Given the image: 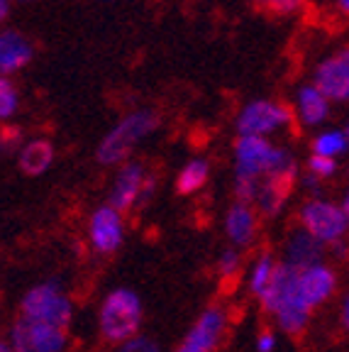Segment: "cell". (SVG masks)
<instances>
[{
  "instance_id": "27",
  "label": "cell",
  "mask_w": 349,
  "mask_h": 352,
  "mask_svg": "<svg viewBox=\"0 0 349 352\" xmlns=\"http://www.w3.org/2000/svg\"><path fill=\"white\" fill-rule=\"evenodd\" d=\"M337 171V160H328V157H320V154H313L308 160V174L317 176V179H330V176Z\"/></svg>"
},
{
  "instance_id": "12",
  "label": "cell",
  "mask_w": 349,
  "mask_h": 352,
  "mask_svg": "<svg viewBox=\"0 0 349 352\" xmlns=\"http://www.w3.org/2000/svg\"><path fill=\"white\" fill-rule=\"evenodd\" d=\"M225 235L229 240V248L247 250L257 242L259 235V213L249 204H235L229 206L225 213Z\"/></svg>"
},
{
  "instance_id": "24",
  "label": "cell",
  "mask_w": 349,
  "mask_h": 352,
  "mask_svg": "<svg viewBox=\"0 0 349 352\" xmlns=\"http://www.w3.org/2000/svg\"><path fill=\"white\" fill-rule=\"evenodd\" d=\"M215 267H218V274L223 276V279H227V281L237 279L242 272V252L237 248H225L223 252H220Z\"/></svg>"
},
{
  "instance_id": "26",
  "label": "cell",
  "mask_w": 349,
  "mask_h": 352,
  "mask_svg": "<svg viewBox=\"0 0 349 352\" xmlns=\"http://www.w3.org/2000/svg\"><path fill=\"white\" fill-rule=\"evenodd\" d=\"M115 352H161V345H159L154 338L142 336V333H139L137 338H132V340H127V342H122V345L115 347Z\"/></svg>"
},
{
  "instance_id": "6",
  "label": "cell",
  "mask_w": 349,
  "mask_h": 352,
  "mask_svg": "<svg viewBox=\"0 0 349 352\" xmlns=\"http://www.w3.org/2000/svg\"><path fill=\"white\" fill-rule=\"evenodd\" d=\"M291 110L276 100H251L237 116V132L240 138H267L271 132L284 130L291 122Z\"/></svg>"
},
{
  "instance_id": "14",
  "label": "cell",
  "mask_w": 349,
  "mask_h": 352,
  "mask_svg": "<svg viewBox=\"0 0 349 352\" xmlns=\"http://www.w3.org/2000/svg\"><path fill=\"white\" fill-rule=\"evenodd\" d=\"M295 179H298V174H276L262 179L257 201H254L257 213L264 215V218H276V215L284 213L291 193H293Z\"/></svg>"
},
{
  "instance_id": "3",
  "label": "cell",
  "mask_w": 349,
  "mask_h": 352,
  "mask_svg": "<svg viewBox=\"0 0 349 352\" xmlns=\"http://www.w3.org/2000/svg\"><path fill=\"white\" fill-rule=\"evenodd\" d=\"M20 318L69 330L74 323V301L59 281H39L22 294Z\"/></svg>"
},
{
  "instance_id": "4",
  "label": "cell",
  "mask_w": 349,
  "mask_h": 352,
  "mask_svg": "<svg viewBox=\"0 0 349 352\" xmlns=\"http://www.w3.org/2000/svg\"><path fill=\"white\" fill-rule=\"evenodd\" d=\"M298 220L303 230H308L325 245L339 242L349 228V218L344 215L342 206H335L330 201H322V198H313V201L303 204Z\"/></svg>"
},
{
  "instance_id": "1",
  "label": "cell",
  "mask_w": 349,
  "mask_h": 352,
  "mask_svg": "<svg viewBox=\"0 0 349 352\" xmlns=\"http://www.w3.org/2000/svg\"><path fill=\"white\" fill-rule=\"evenodd\" d=\"M144 323L142 296L130 286H115L98 306V333L108 345L117 347L139 336Z\"/></svg>"
},
{
  "instance_id": "5",
  "label": "cell",
  "mask_w": 349,
  "mask_h": 352,
  "mask_svg": "<svg viewBox=\"0 0 349 352\" xmlns=\"http://www.w3.org/2000/svg\"><path fill=\"white\" fill-rule=\"evenodd\" d=\"M8 340L15 352H66L69 330L32 323V320L17 316V320L8 330Z\"/></svg>"
},
{
  "instance_id": "2",
  "label": "cell",
  "mask_w": 349,
  "mask_h": 352,
  "mask_svg": "<svg viewBox=\"0 0 349 352\" xmlns=\"http://www.w3.org/2000/svg\"><path fill=\"white\" fill-rule=\"evenodd\" d=\"M159 127V116L154 110H135L127 118H122L113 130L100 140L98 149H95V160L103 166L125 164L130 160V154L139 142L152 135Z\"/></svg>"
},
{
  "instance_id": "38",
  "label": "cell",
  "mask_w": 349,
  "mask_h": 352,
  "mask_svg": "<svg viewBox=\"0 0 349 352\" xmlns=\"http://www.w3.org/2000/svg\"><path fill=\"white\" fill-rule=\"evenodd\" d=\"M342 210H344V215L349 218V191L344 193V201H342Z\"/></svg>"
},
{
  "instance_id": "35",
  "label": "cell",
  "mask_w": 349,
  "mask_h": 352,
  "mask_svg": "<svg viewBox=\"0 0 349 352\" xmlns=\"http://www.w3.org/2000/svg\"><path fill=\"white\" fill-rule=\"evenodd\" d=\"M8 12H10V6H8V0H0V22L5 20Z\"/></svg>"
},
{
  "instance_id": "21",
  "label": "cell",
  "mask_w": 349,
  "mask_h": 352,
  "mask_svg": "<svg viewBox=\"0 0 349 352\" xmlns=\"http://www.w3.org/2000/svg\"><path fill=\"white\" fill-rule=\"evenodd\" d=\"M273 320H276V325L284 330L286 336H300V333L306 330L308 320H311V308L300 301V298H295V301L286 303V306L273 316Z\"/></svg>"
},
{
  "instance_id": "10",
  "label": "cell",
  "mask_w": 349,
  "mask_h": 352,
  "mask_svg": "<svg viewBox=\"0 0 349 352\" xmlns=\"http://www.w3.org/2000/svg\"><path fill=\"white\" fill-rule=\"evenodd\" d=\"M227 311L220 303H210L201 311V316L191 325V330L185 333L183 340L201 352H215L223 342L225 333H227Z\"/></svg>"
},
{
  "instance_id": "22",
  "label": "cell",
  "mask_w": 349,
  "mask_h": 352,
  "mask_svg": "<svg viewBox=\"0 0 349 352\" xmlns=\"http://www.w3.org/2000/svg\"><path fill=\"white\" fill-rule=\"evenodd\" d=\"M278 262L271 257L269 252H262L254 262H251V270H249V276H247V289L249 294L259 301L264 292H267V286L271 284V276L276 272Z\"/></svg>"
},
{
  "instance_id": "13",
  "label": "cell",
  "mask_w": 349,
  "mask_h": 352,
  "mask_svg": "<svg viewBox=\"0 0 349 352\" xmlns=\"http://www.w3.org/2000/svg\"><path fill=\"white\" fill-rule=\"evenodd\" d=\"M298 276L300 272L289 267L286 262H278L276 272L271 276V284L267 286V292L259 296V306L267 316H276L286 303L298 298Z\"/></svg>"
},
{
  "instance_id": "30",
  "label": "cell",
  "mask_w": 349,
  "mask_h": 352,
  "mask_svg": "<svg viewBox=\"0 0 349 352\" xmlns=\"http://www.w3.org/2000/svg\"><path fill=\"white\" fill-rule=\"evenodd\" d=\"M154 191H157V176L147 174V179H144V186H142V196H139V201H137V208H144V206L152 201Z\"/></svg>"
},
{
  "instance_id": "17",
  "label": "cell",
  "mask_w": 349,
  "mask_h": 352,
  "mask_svg": "<svg viewBox=\"0 0 349 352\" xmlns=\"http://www.w3.org/2000/svg\"><path fill=\"white\" fill-rule=\"evenodd\" d=\"M32 59V44L22 37L20 32L5 30L0 32V76L20 72L22 66H27Z\"/></svg>"
},
{
  "instance_id": "36",
  "label": "cell",
  "mask_w": 349,
  "mask_h": 352,
  "mask_svg": "<svg viewBox=\"0 0 349 352\" xmlns=\"http://www.w3.org/2000/svg\"><path fill=\"white\" fill-rule=\"evenodd\" d=\"M0 352H15V350H12V345H10V340H8V338H0Z\"/></svg>"
},
{
  "instance_id": "19",
  "label": "cell",
  "mask_w": 349,
  "mask_h": 352,
  "mask_svg": "<svg viewBox=\"0 0 349 352\" xmlns=\"http://www.w3.org/2000/svg\"><path fill=\"white\" fill-rule=\"evenodd\" d=\"M295 108H298V118L306 127H315L320 122L328 120L330 116V100L317 91L313 83L303 86L295 96Z\"/></svg>"
},
{
  "instance_id": "25",
  "label": "cell",
  "mask_w": 349,
  "mask_h": 352,
  "mask_svg": "<svg viewBox=\"0 0 349 352\" xmlns=\"http://www.w3.org/2000/svg\"><path fill=\"white\" fill-rule=\"evenodd\" d=\"M20 105V98H17V88L12 86L10 78L0 76V120H8Z\"/></svg>"
},
{
  "instance_id": "18",
  "label": "cell",
  "mask_w": 349,
  "mask_h": 352,
  "mask_svg": "<svg viewBox=\"0 0 349 352\" xmlns=\"http://www.w3.org/2000/svg\"><path fill=\"white\" fill-rule=\"evenodd\" d=\"M54 164V144L49 140H30L17 152V166L25 176H42Z\"/></svg>"
},
{
  "instance_id": "28",
  "label": "cell",
  "mask_w": 349,
  "mask_h": 352,
  "mask_svg": "<svg viewBox=\"0 0 349 352\" xmlns=\"http://www.w3.org/2000/svg\"><path fill=\"white\" fill-rule=\"evenodd\" d=\"M22 140V132L20 127H8V130L0 132V149L8 152V149H15Z\"/></svg>"
},
{
  "instance_id": "32",
  "label": "cell",
  "mask_w": 349,
  "mask_h": 352,
  "mask_svg": "<svg viewBox=\"0 0 349 352\" xmlns=\"http://www.w3.org/2000/svg\"><path fill=\"white\" fill-rule=\"evenodd\" d=\"M303 186L311 188V191H320V179H317V176H313V174H306V176H303Z\"/></svg>"
},
{
  "instance_id": "15",
  "label": "cell",
  "mask_w": 349,
  "mask_h": 352,
  "mask_svg": "<svg viewBox=\"0 0 349 352\" xmlns=\"http://www.w3.org/2000/svg\"><path fill=\"white\" fill-rule=\"evenodd\" d=\"M335 286H337V276L335 270L328 264H315L311 270H303L298 276V298L306 303L308 308H317L333 296Z\"/></svg>"
},
{
  "instance_id": "11",
  "label": "cell",
  "mask_w": 349,
  "mask_h": 352,
  "mask_svg": "<svg viewBox=\"0 0 349 352\" xmlns=\"http://www.w3.org/2000/svg\"><path fill=\"white\" fill-rule=\"evenodd\" d=\"M144 179H147V171L139 162H125V164L117 169L113 186H110L108 206H113L115 210H125L137 208V201L142 196Z\"/></svg>"
},
{
  "instance_id": "39",
  "label": "cell",
  "mask_w": 349,
  "mask_h": 352,
  "mask_svg": "<svg viewBox=\"0 0 349 352\" xmlns=\"http://www.w3.org/2000/svg\"><path fill=\"white\" fill-rule=\"evenodd\" d=\"M259 3H264V6H269V8H273L278 3V0H259Z\"/></svg>"
},
{
  "instance_id": "8",
  "label": "cell",
  "mask_w": 349,
  "mask_h": 352,
  "mask_svg": "<svg viewBox=\"0 0 349 352\" xmlns=\"http://www.w3.org/2000/svg\"><path fill=\"white\" fill-rule=\"evenodd\" d=\"M276 149L267 138H237L235 142V176L267 179L276 160Z\"/></svg>"
},
{
  "instance_id": "29",
  "label": "cell",
  "mask_w": 349,
  "mask_h": 352,
  "mask_svg": "<svg viewBox=\"0 0 349 352\" xmlns=\"http://www.w3.org/2000/svg\"><path fill=\"white\" fill-rule=\"evenodd\" d=\"M276 333L273 330H262L257 336V340H254V347H257V352H273L276 350Z\"/></svg>"
},
{
  "instance_id": "40",
  "label": "cell",
  "mask_w": 349,
  "mask_h": 352,
  "mask_svg": "<svg viewBox=\"0 0 349 352\" xmlns=\"http://www.w3.org/2000/svg\"><path fill=\"white\" fill-rule=\"evenodd\" d=\"M344 138H347V144H349V122H347V127H344Z\"/></svg>"
},
{
  "instance_id": "20",
  "label": "cell",
  "mask_w": 349,
  "mask_h": 352,
  "mask_svg": "<svg viewBox=\"0 0 349 352\" xmlns=\"http://www.w3.org/2000/svg\"><path fill=\"white\" fill-rule=\"evenodd\" d=\"M207 176H210V164H207V160L196 157V160L185 162V164L181 166L179 176H176V191H179L181 196H193V193H198L207 184Z\"/></svg>"
},
{
  "instance_id": "31",
  "label": "cell",
  "mask_w": 349,
  "mask_h": 352,
  "mask_svg": "<svg viewBox=\"0 0 349 352\" xmlns=\"http://www.w3.org/2000/svg\"><path fill=\"white\" fill-rule=\"evenodd\" d=\"M303 3H306V0H278L271 10L273 12H295Z\"/></svg>"
},
{
  "instance_id": "33",
  "label": "cell",
  "mask_w": 349,
  "mask_h": 352,
  "mask_svg": "<svg viewBox=\"0 0 349 352\" xmlns=\"http://www.w3.org/2000/svg\"><path fill=\"white\" fill-rule=\"evenodd\" d=\"M342 323H344V328L349 330V296L344 298V306H342Z\"/></svg>"
},
{
  "instance_id": "34",
  "label": "cell",
  "mask_w": 349,
  "mask_h": 352,
  "mask_svg": "<svg viewBox=\"0 0 349 352\" xmlns=\"http://www.w3.org/2000/svg\"><path fill=\"white\" fill-rule=\"evenodd\" d=\"M174 352H201V350H196V347H193V345H188V342H185V340H181V345L176 347Z\"/></svg>"
},
{
  "instance_id": "9",
  "label": "cell",
  "mask_w": 349,
  "mask_h": 352,
  "mask_svg": "<svg viewBox=\"0 0 349 352\" xmlns=\"http://www.w3.org/2000/svg\"><path fill=\"white\" fill-rule=\"evenodd\" d=\"M313 86H315L330 103H347L349 100V47L317 64L315 74H313Z\"/></svg>"
},
{
  "instance_id": "23",
  "label": "cell",
  "mask_w": 349,
  "mask_h": 352,
  "mask_svg": "<svg viewBox=\"0 0 349 352\" xmlns=\"http://www.w3.org/2000/svg\"><path fill=\"white\" fill-rule=\"evenodd\" d=\"M347 149L349 144L342 130H325L313 140V154H320L328 160H337L339 154H344Z\"/></svg>"
},
{
  "instance_id": "16",
  "label": "cell",
  "mask_w": 349,
  "mask_h": 352,
  "mask_svg": "<svg viewBox=\"0 0 349 352\" xmlns=\"http://www.w3.org/2000/svg\"><path fill=\"white\" fill-rule=\"evenodd\" d=\"M322 254H325V242L313 237L308 230L298 228L289 235L284 248V262L293 270L303 272L311 270L315 264H322Z\"/></svg>"
},
{
  "instance_id": "7",
  "label": "cell",
  "mask_w": 349,
  "mask_h": 352,
  "mask_svg": "<svg viewBox=\"0 0 349 352\" xmlns=\"http://www.w3.org/2000/svg\"><path fill=\"white\" fill-rule=\"evenodd\" d=\"M125 242V218L120 210L103 204L88 218V245L100 257H110Z\"/></svg>"
},
{
  "instance_id": "37",
  "label": "cell",
  "mask_w": 349,
  "mask_h": 352,
  "mask_svg": "<svg viewBox=\"0 0 349 352\" xmlns=\"http://www.w3.org/2000/svg\"><path fill=\"white\" fill-rule=\"evenodd\" d=\"M337 8L344 12V15H349V0H337Z\"/></svg>"
},
{
  "instance_id": "41",
  "label": "cell",
  "mask_w": 349,
  "mask_h": 352,
  "mask_svg": "<svg viewBox=\"0 0 349 352\" xmlns=\"http://www.w3.org/2000/svg\"><path fill=\"white\" fill-rule=\"evenodd\" d=\"M25 3H27V0H25Z\"/></svg>"
}]
</instances>
